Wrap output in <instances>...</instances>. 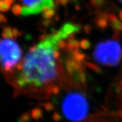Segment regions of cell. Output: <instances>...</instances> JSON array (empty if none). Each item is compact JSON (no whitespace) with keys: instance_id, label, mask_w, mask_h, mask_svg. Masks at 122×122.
<instances>
[{"instance_id":"cell-1","label":"cell","mask_w":122,"mask_h":122,"mask_svg":"<svg viewBox=\"0 0 122 122\" xmlns=\"http://www.w3.org/2000/svg\"><path fill=\"white\" fill-rule=\"evenodd\" d=\"M79 31L77 24L66 23L30 48L18 68L4 76L13 95L47 100L58 94L63 88L61 44Z\"/></svg>"},{"instance_id":"cell-2","label":"cell","mask_w":122,"mask_h":122,"mask_svg":"<svg viewBox=\"0 0 122 122\" xmlns=\"http://www.w3.org/2000/svg\"><path fill=\"white\" fill-rule=\"evenodd\" d=\"M67 92L61 101L62 115L70 122H86L90 116L89 101L86 90L74 87H64Z\"/></svg>"},{"instance_id":"cell-3","label":"cell","mask_w":122,"mask_h":122,"mask_svg":"<svg viewBox=\"0 0 122 122\" xmlns=\"http://www.w3.org/2000/svg\"><path fill=\"white\" fill-rule=\"evenodd\" d=\"M120 35L115 33L113 39L100 42L96 45L92 53L96 62L104 66L114 67L122 59V46L118 41Z\"/></svg>"},{"instance_id":"cell-4","label":"cell","mask_w":122,"mask_h":122,"mask_svg":"<svg viewBox=\"0 0 122 122\" xmlns=\"http://www.w3.org/2000/svg\"><path fill=\"white\" fill-rule=\"evenodd\" d=\"M22 50L14 39H0V72L4 76L14 72L22 61Z\"/></svg>"},{"instance_id":"cell-5","label":"cell","mask_w":122,"mask_h":122,"mask_svg":"<svg viewBox=\"0 0 122 122\" xmlns=\"http://www.w3.org/2000/svg\"><path fill=\"white\" fill-rule=\"evenodd\" d=\"M22 3L21 16L36 15L48 8H55L53 0H20Z\"/></svg>"},{"instance_id":"cell-6","label":"cell","mask_w":122,"mask_h":122,"mask_svg":"<svg viewBox=\"0 0 122 122\" xmlns=\"http://www.w3.org/2000/svg\"><path fill=\"white\" fill-rule=\"evenodd\" d=\"M86 122H122V117L104 112L92 115Z\"/></svg>"},{"instance_id":"cell-7","label":"cell","mask_w":122,"mask_h":122,"mask_svg":"<svg viewBox=\"0 0 122 122\" xmlns=\"http://www.w3.org/2000/svg\"><path fill=\"white\" fill-rule=\"evenodd\" d=\"M113 91L116 98L117 110L110 113L122 117V87L114 85Z\"/></svg>"},{"instance_id":"cell-8","label":"cell","mask_w":122,"mask_h":122,"mask_svg":"<svg viewBox=\"0 0 122 122\" xmlns=\"http://www.w3.org/2000/svg\"><path fill=\"white\" fill-rule=\"evenodd\" d=\"M108 23L112 29L115 31V33L120 35L122 33V21L118 18L115 14H109Z\"/></svg>"},{"instance_id":"cell-9","label":"cell","mask_w":122,"mask_h":122,"mask_svg":"<svg viewBox=\"0 0 122 122\" xmlns=\"http://www.w3.org/2000/svg\"><path fill=\"white\" fill-rule=\"evenodd\" d=\"M1 35L3 38L14 39L21 36L22 33L17 28L7 26L3 28Z\"/></svg>"},{"instance_id":"cell-10","label":"cell","mask_w":122,"mask_h":122,"mask_svg":"<svg viewBox=\"0 0 122 122\" xmlns=\"http://www.w3.org/2000/svg\"><path fill=\"white\" fill-rule=\"evenodd\" d=\"M108 16L107 12H101L97 15L96 17V23L97 26L101 29L107 28L109 25L108 23Z\"/></svg>"},{"instance_id":"cell-11","label":"cell","mask_w":122,"mask_h":122,"mask_svg":"<svg viewBox=\"0 0 122 122\" xmlns=\"http://www.w3.org/2000/svg\"><path fill=\"white\" fill-rule=\"evenodd\" d=\"M12 3L10 0H0V11L6 12L11 8Z\"/></svg>"},{"instance_id":"cell-12","label":"cell","mask_w":122,"mask_h":122,"mask_svg":"<svg viewBox=\"0 0 122 122\" xmlns=\"http://www.w3.org/2000/svg\"><path fill=\"white\" fill-rule=\"evenodd\" d=\"M56 11L55 8H48L42 12V16L45 19L48 20L52 18L55 15Z\"/></svg>"},{"instance_id":"cell-13","label":"cell","mask_w":122,"mask_h":122,"mask_svg":"<svg viewBox=\"0 0 122 122\" xmlns=\"http://www.w3.org/2000/svg\"><path fill=\"white\" fill-rule=\"evenodd\" d=\"M22 9V5H19V4H15L12 6L11 11L14 15L19 16L21 15Z\"/></svg>"},{"instance_id":"cell-14","label":"cell","mask_w":122,"mask_h":122,"mask_svg":"<svg viewBox=\"0 0 122 122\" xmlns=\"http://www.w3.org/2000/svg\"><path fill=\"white\" fill-rule=\"evenodd\" d=\"M92 6L97 8H101L106 2V0H90Z\"/></svg>"},{"instance_id":"cell-15","label":"cell","mask_w":122,"mask_h":122,"mask_svg":"<svg viewBox=\"0 0 122 122\" xmlns=\"http://www.w3.org/2000/svg\"><path fill=\"white\" fill-rule=\"evenodd\" d=\"M79 45H80V47L83 49H87L90 47V42L87 41V39H83L81 41L79 42Z\"/></svg>"},{"instance_id":"cell-16","label":"cell","mask_w":122,"mask_h":122,"mask_svg":"<svg viewBox=\"0 0 122 122\" xmlns=\"http://www.w3.org/2000/svg\"><path fill=\"white\" fill-rule=\"evenodd\" d=\"M7 21H8V19L6 18V16L1 13H0V24H5Z\"/></svg>"},{"instance_id":"cell-17","label":"cell","mask_w":122,"mask_h":122,"mask_svg":"<svg viewBox=\"0 0 122 122\" xmlns=\"http://www.w3.org/2000/svg\"><path fill=\"white\" fill-rule=\"evenodd\" d=\"M119 18L120 20L122 21V10L119 12Z\"/></svg>"},{"instance_id":"cell-18","label":"cell","mask_w":122,"mask_h":122,"mask_svg":"<svg viewBox=\"0 0 122 122\" xmlns=\"http://www.w3.org/2000/svg\"><path fill=\"white\" fill-rule=\"evenodd\" d=\"M10 1H11V3H12V4H13V3H15V1H16V0H10Z\"/></svg>"},{"instance_id":"cell-19","label":"cell","mask_w":122,"mask_h":122,"mask_svg":"<svg viewBox=\"0 0 122 122\" xmlns=\"http://www.w3.org/2000/svg\"><path fill=\"white\" fill-rule=\"evenodd\" d=\"M118 1H120V3H122V0H118Z\"/></svg>"}]
</instances>
